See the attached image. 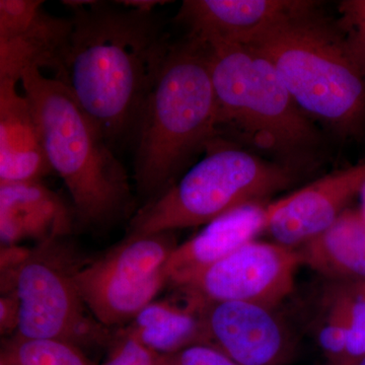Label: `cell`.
I'll use <instances>...</instances> for the list:
<instances>
[{
    "label": "cell",
    "instance_id": "6da1fadb",
    "mask_svg": "<svg viewBox=\"0 0 365 365\" xmlns=\"http://www.w3.org/2000/svg\"><path fill=\"white\" fill-rule=\"evenodd\" d=\"M71 31L54 78L112 148L132 141L173 42L160 16L105 1H63Z\"/></svg>",
    "mask_w": 365,
    "mask_h": 365
},
{
    "label": "cell",
    "instance_id": "7a4b0ae2",
    "mask_svg": "<svg viewBox=\"0 0 365 365\" xmlns=\"http://www.w3.org/2000/svg\"><path fill=\"white\" fill-rule=\"evenodd\" d=\"M48 162L71 193L76 223L104 230L135 215L128 175L96 122L63 83L40 69L21 74Z\"/></svg>",
    "mask_w": 365,
    "mask_h": 365
},
{
    "label": "cell",
    "instance_id": "3957f363",
    "mask_svg": "<svg viewBox=\"0 0 365 365\" xmlns=\"http://www.w3.org/2000/svg\"><path fill=\"white\" fill-rule=\"evenodd\" d=\"M218 126L207 47L187 36L173 42L132 137L134 179L144 203L177 182L182 167Z\"/></svg>",
    "mask_w": 365,
    "mask_h": 365
},
{
    "label": "cell",
    "instance_id": "277c9868",
    "mask_svg": "<svg viewBox=\"0 0 365 365\" xmlns=\"http://www.w3.org/2000/svg\"><path fill=\"white\" fill-rule=\"evenodd\" d=\"M246 47L277 71L302 112L345 134L365 128V71L345 35L312 13L281 21Z\"/></svg>",
    "mask_w": 365,
    "mask_h": 365
},
{
    "label": "cell",
    "instance_id": "5b68a950",
    "mask_svg": "<svg viewBox=\"0 0 365 365\" xmlns=\"http://www.w3.org/2000/svg\"><path fill=\"white\" fill-rule=\"evenodd\" d=\"M218 125L281 153L307 150L319 133L265 57L241 45H205Z\"/></svg>",
    "mask_w": 365,
    "mask_h": 365
},
{
    "label": "cell",
    "instance_id": "8992f818",
    "mask_svg": "<svg viewBox=\"0 0 365 365\" xmlns=\"http://www.w3.org/2000/svg\"><path fill=\"white\" fill-rule=\"evenodd\" d=\"M289 172L239 148L209 150L168 191L136 210L127 235L175 232L207 225L235 209L285 188Z\"/></svg>",
    "mask_w": 365,
    "mask_h": 365
},
{
    "label": "cell",
    "instance_id": "52a82bcc",
    "mask_svg": "<svg viewBox=\"0 0 365 365\" xmlns=\"http://www.w3.org/2000/svg\"><path fill=\"white\" fill-rule=\"evenodd\" d=\"M63 239L37 245L20 265L1 271V294L16 290L20 299V323L14 336L66 341L81 349L109 348L115 333L86 307L76 281L85 263Z\"/></svg>",
    "mask_w": 365,
    "mask_h": 365
},
{
    "label": "cell",
    "instance_id": "ba28073f",
    "mask_svg": "<svg viewBox=\"0 0 365 365\" xmlns=\"http://www.w3.org/2000/svg\"><path fill=\"white\" fill-rule=\"evenodd\" d=\"M174 232L126 235L76 274L88 311L106 328L131 323L169 285L167 263L177 248Z\"/></svg>",
    "mask_w": 365,
    "mask_h": 365
},
{
    "label": "cell",
    "instance_id": "9c48e42d",
    "mask_svg": "<svg viewBox=\"0 0 365 365\" xmlns=\"http://www.w3.org/2000/svg\"><path fill=\"white\" fill-rule=\"evenodd\" d=\"M302 264L297 249L253 241L170 287L205 302H251L273 309L292 294Z\"/></svg>",
    "mask_w": 365,
    "mask_h": 365
},
{
    "label": "cell",
    "instance_id": "30bf717a",
    "mask_svg": "<svg viewBox=\"0 0 365 365\" xmlns=\"http://www.w3.org/2000/svg\"><path fill=\"white\" fill-rule=\"evenodd\" d=\"M365 182V163L322 178L267 206L266 232L275 242L297 249L325 232Z\"/></svg>",
    "mask_w": 365,
    "mask_h": 365
},
{
    "label": "cell",
    "instance_id": "8fae6325",
    "mask_svg": "<svg viewBox=\"0 0 365 365\" xmlns=\"http://www.w3.org/2000/svg\"><path fill=\"white\" fill-rule=\"evenodd\" d=\"M207 344L239 365H283L292 352L289 336L272 307L241 302H206Z\"/></svg>",
    "mask_w": 365,
    "mask_h": 365
},
{
    "label": "cell",
    "instance_id": "7c38bea8",
    "mask_svg": "<svg viewBox=\"0 0 365 365\" xmlns=\"http://www.w3.org/2000/svg\"><path fill=\"white\" fill-rule=\"evenodd\" d=\"M40 0L0 1V81L19 83L28 68L54 73L71 31V18L46 13Z\"/></svg>",
    "mask_w": 365,
    "mask_h": 365
},
{
    "label": "cell",
    "instance_id": "4fadbf2b",
    "mask_svg": "<svg viewBox=\"0 0 365 365\" xmlns=\"http://www.w3.org/2000/svg\"><path fill=\"white\" fill-rule=\"evenodd\" d=\"M314 6L299 0H187L177 21L203 44L247 46L281 21L312 13Z\"/></svg>",
    "mask_w": 365,
    "mask_h": 365
},
{
    "label": "cell",
    "instance_id": "5bb4252c",
    "mask_svg": "<svg viewBox=\"0 0 365 365\" xmlns=\"http://www.w3.org/2000/svg\"><path fill=\"white\" fill-rule=\"evenodd\" d=\"M76 215L41 181L0 182V237L4 246L38 245L71 234Z\"/></svg>",
    "mask_w": 365,
    "mask_h": 365
},
{
    "label": "cell",
    "instance_id": "9a60e30c",
    "mask_svg": "<svg viewBox=\"0 0 365 365\" xmlns=\"http://www.w3.org/2000/svg\"><path fill=\"white\" fill-rule=\"evenodd\" d=\"M16 85L0 81V182L41 181L52 168L32 106Z\"/></svg>",
    "mask_w": 365,
    "mask_h": 365
},
{
    "label": "cell",
    "instance_id": "2e32d148",
    "mask_svg": "<svg viewBox=\"0 0 365 365\" xmlns=\"http://www.w3.org/2000/svg\"><path fill=\"white\" fill-rule=\"evenodd\" d=\"M267 206L260 202L235 209L207 223L189 241L178 245L167 263L169 285L212 265L266 232Z\"/></svg>",
    "mask_w": 365,
    "mask_h": 365
},
{
    "label": "cell",
    "instance_id": "e0dca14e",
    "mask_svg": "<svg viewBox=\"0 0 365 365\" xmlns=\"http://www.w3.org/2000/svg\"><path fill=\"white\" fill-rule=\"evenodd\" d=\"M181 299L153 300L129 325L127 333L158 354H170L195 344H207L203 319L206 302L178 288Z\"/></svg>",
    "mask_w": 365,
    "mask_h": 365
},
{
    "label": "cell",
    "instance_id": "ac0fdd59",
    "mask_svg": "<svg viewBox=\"0 0 365 365\" xmlns=\"http://www.w3.org/2000/svg\"><path fill=\"white\" fill-rule=\"evenodd\" d=\"M302 264L327 277L365 283V217L347 208L325 232L299 251Z\"/></svg>",
    "mask_w": 365,
    "mask_h": 365
},
{
    "label": "cell",
    "instance_id": "d6986e66",
    "mask_svg": "<svg viewBox=\"0 0 365 365\" xmlns=\"http://www.w3.org/2000/svg\"><path fill=\"white\" fill-rule=\"evenodd\" d=\"M0 360L6 365H93L83 349L72 343L16 336L2 342Z\"/></svg>",
    "mask_w": 365,
    "mask_h": 365
},
{
    "label": "cell",
    "instance_id": "ffe728a7",
    "mask_svg": "<svg viewBox=\"0 0 365 365\" xmlns=\"http://www.w3.org/2000/svg\"><path fill=\"white\" fill-rule=\"evenodd\" d=\"M347 340V300L346 292L334 300L328 317L319 329V347L332 364L343 365Z\"/></svg>",
    "mask_w": 365,
    "mask_h": 365
},
{
    "label": "cell",
    "instance_id": "44dd1931",
    "mask_svg": "<svg viewBox=\"0 0 365 365\" xmlns=\"http://www.w3.org/2000/svg\"><path fill=\"white\" fill-rule=\"evenodd\" d=\"M347 340L343 365H355L365 356V294L354 287L346 292Z\"/></svg>",
    "mask_w": 365,
    "mask_h": 365
},
{
    "label": "cell",
    "instance_id": "7402d4cb",
    "mask_svg": "<svg viewBox=\"0 0 365 365\" xmlns=\"http://www.w3.org/2000/svg\"><path fill=\"white\" fill-rule=\"evenodd\" d=\"M109 356L103 365H158V353L144 346L123 328L115 333Z\"/></svg>",
    "mask_w": 365,
    "mask_h": 365
},
{
    "label": "cell",
    "instance_id": "603a6c76",
    "mask_svg": "<svg viewBox=\"0 0 365 365\" xmlns=\"http://www.w3.org/2000/svg\"><path fill=\"white\" fill-rule=\"evenodd\" d=\"M343 32L365 71V0H347L340 4Z\"/></svg>",
    "mask_w": 365,
    "mask_h": 365
},
{
    "label": "cell",
    "instance_id": "cb8c5ba5",
    "mask_svg": "<svg viewBox=\"0 0 365 365\" xmlns=\"http://www.w3.org/2000/svg\"><path fill=\"white\" fill-rule=\"evenodd\" d=\"M158 364L239 365L218 348L209 344H195L170 354H158Z\"/></svg>",
    "mask_w": 365,
    "mask_h": 365
},
{
    "label": "cell",
    "instance_id": "d4e9b609",
    "mask_svg": "<svg viewBox=\"0 0 365 365\" xmlns=\"http://www.w3.org/2000/svg\"><path fill=\"white\" fill-rule=\"evenodd\" d=\"M21 304L16 290L1 294L0 299V333L11 335L18 331L20 323Z\"/></svg>",
    "mask_w": 365,
    "mask_h": 365
},
{
    "label": "cell",
    "instance_id": "484cf974",
    "mask_svg": "<svg viewBox=\"0 0 365 365\" xmlns=\"http://www.w3.org/2000/svg\"><path fill=\"white\" fill-rule=\"evenodd\" d=\"M118 4H121L129 9H138V11H155V7L160 4L165 2L153 1V0H132V1H119Z\"/></svg>",
    "mask_w": 365,
    "mask_h": 365
},
{
    "label": "cell",
    "instance_id": "4316f807",
    "mask_svg": "<svg viewBox=\"0 0 365 365\" xmlns=\"http://www.w3.org/2000/svg\"><path fill=\"white\" fill-rule=\"evenodd\" d=\"M359 196L360 200H361V207H360V211H361L362 215H364L365 217V182L364 186H362L361 191H360Z\"/></svg>",
    "mask_w": 365,
    "mask_h": 365
},
{
    "label": "cell",
    "instance_id": "83f0119b",
    "mask_svg": "<svg viewBox=\"0 0 365 365\" xmlns=\"http://www.w3.org/2000/svg\"><path fill=\"white\" fill-rule=\"evenodd\" d=\"M353 287L365 294V283H362V284H354Z\"/></svg>",
    "mask_w": 365,
    "mask_h": 365
},
{
    "label": "cell",
    "instance_id": "f1b7e54d",
    "mask_svg": "<svg viewBox=\"0 0 365 365\" xmlns=\"http://www.w3.org/2000/svg\"><path fill=\"white\" fill-rule=\"evenodd\" d=\"M355 365H365V356L361 360H359V361Z\"/></svg>",
    "mask_w": 365,
    "mask_h": 365
},
{
    "label": "cell",
    "instance_id": "f546056e",
    "mask_svg": "<svg viewBox=\"0 0 365 365\" xmlns=\"http://www.w3.org/2000/svg\"><path fill=\"white\" fill-rule=\"evenodd\" d=\"M0 365H6L2 360H0Z\"/></svg>",
    "mask_w": 365,
    "mask_h": 365
},
{
    "label": "cell",
    "instance_id": "4dcf8cb0",
    "mask_svg": "<svg viewBox=\"0 0 365 365\" xmlns=\"http://www.w3.org/2000/svg\"><path fill=\"white\" fill-rule=\"evenodd\" d=\"M332 365H336V364H332Z\"/></svg>",
    "mask_w": 365,
    "mask_h": 365
}]
</instances>
